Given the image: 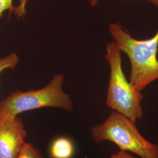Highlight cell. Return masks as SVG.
I'll list each match as a JSON object with an SVG mask.
<instances>
[{
  "label": "cell",
  "instance_id": "6da1fadb",
  "mask_svg": "<svg viewBox=\"0 0 158 158\" xmlns=\"http://www.w3.org/2000/svg\"><path fill=\"white\" fill-rule=\"evenodd\" d=\"M109 32L121 52L131 62L130 81L136 90L141 92L158 79V30L152 38H134L119 23H111Z\"/></svg>",
  "mask_w": 158,
  "mask_h": 158
},
{
  "label": "cell",
  "instance_id": "7a4b0ae2",
  "mask_svg": "<svg viewBox=\"0 0 158 158\" xmlns=\"http://www.w3.org/2000/svg\"><path fill=\"white\" fill-rule=\"evenodd\" d=\"M97 143L109 141L117 145L121 151L129 152L141 158H158V145L148 141L136 125V122L115 111H112L100 124L91 128Z\"/></svg>",
  "mask_w": 158,
  "mask_h": 158
},
{
  "label": "cell",
  "instance_id": "3957f363",
  "mask_svg": "<svg viewBox=\"0 0 158 158\" xmlns=\"http://www.w3.org/2000/svg\"><path fill=\"white\" fill-rule=\"evenodd\" d=\"M105 57L110 69L107 106L135 122L141 119L143 115L141 104L144 96L127 79L122 67L121 51L116 42L108 44Z\"/></svg>",
  "mask_w": 158,
  "mask_h": 158
},
{
  "label": "cell",
  "instance_id": "277c9868",
  "mask_svg": "<svg viewBox=\"0 0 158 158\" xmlns=\"http://www.w3.org/2000/svg\"><path fill=\"white\" fill-rule=\"evenodd\" d=\"M64 81V76L57 74L42 89L13 92L0 102V117L14 118L21 113L45 107L71 111L73 104L70 96L63 90Z\"/></svg>",
  "mask_w": 158,
  "mask_h": 158
},
{
  "label": "cell",
  "instance_id": "5b68a950",
  "mask_svg": "<svg viewBox=\"0 0 158 158\" xmlns=\"http://www.w3.org/2000/svg\"><path fill=\"white\" fill-rule=\"evenodd\" d=\"M27 135L21 118L0 117V158H16Z\"/></svg>",
  "mask_w": 158,
  "mask_h": 158
},
{
  "label": "cell",
  "instance_id": "8992f818",
  "mask_svg": "<svg viewBox=\"0 0 158 158\" xmlns=\"http://www.w3.org/2000/svg\"><path fill=\"white\" fill-rule=\"evenodd\" d=\"M74 153V143L70 138L65 136L55 139L49 148L51 158H72Z\"/></svg>",
  "mask_w": 158,
  "mask_h": 158
},
{
  "label": "cell",
  "instance_id": "52a82bcc",
  "mask_svg": "<svg viewBox=\"0 0 158 158\" xmlns=\"http://www.w3.org/2000/svg\"><path fill=\"white\" fill-rule=\"evenodd\" d=\"M16 158H44L40 149L31 143L25 142Z\"/></svg>",
  "mask_w": 158,
  "mask_h": 158
},
{
  "label": "cell",
  "instance_id": "ba28073f",
  "mask_svg": "<svg viewBox=\"0 0 158 158\" xmlns=\"http://www.w3.org/2000/svg\"><path fill=\"white\" fill-rule=\"evenodd\" d=\"M19 57L16 53H11L0 59V74L7 69H14L19 63Z\"/></svg>",
  "mask_w": 158,
  "mask_h": 158
},
{
  "label": "cell",
  "instance_id": "9c48e42d",
  "mask_svg": "<svg viewBox=\"0 0 158 158\" xmlns=\"http://www.w3.org/2000/svg\"><path fill=\"white\" fill-rule=\"evenodd\" d=\"M15 7L13 5V0H0V18L6 11L10 13L14 12Z\"/></svg>",
  "mask_w": 158,
  "mask_h": 158
},
{
  "label": "cell",
  "instance_id": "30bf717a",
  "mask_svg": "<svg viewBox=\"0 0 158 158\" xmlns=\"http://www.w3.org/2000/svg\"><path fill=\"white\" fill-rule=\"evenodd\" d=\"M29 0H19V4L15 7L14 13L19 18H22L26 14V6Z\"/></svg>",
  "mask_w": 158,
  "mask_h": 158
},
{
  "label": "cell",
  "instance_id": "8fae6325",
  "mask_svg": "<svg viewBox=\"0 0 158 158\" xmlns=\"http://www.w3.org/2000/svg\"><path fill=\"white\" fill-rule=\"evenodd\" d=\"M110 158H134L132 156L130 155V154L126 153V152L120 151L117 154H113Z\"/></svg>",
  "mask_w": 158,
  "mask_h": 158
},
{
  "label": "cell",
  "instance_id": "7c38bea8",
  "mask_svg": "<svg viewBox=\"0 0 158 158\" xmlns=\"http://www.w3.org/2000/svg\"><path fill=\"white\" fill-rule=\"evenodd\" d=\"M99 1L100 0H88L90 5L91 6H96Z\"/></svg>",
  "mask_w": 158,
  "mask_h": 158
},
{
  "label": "cell",
  "instance_id": "4fadbf2b",
  "mask_svg": "<svg viewBox=\"0 0 158 158\" xmlns=\"http://www.w3.org/2000/svg\"><path fill=\"white\" fill-rule=\"evenodd\" d=\"M148 1L153 5L158 7V0H148Z\"/></svg>",
  "mask_w": 158,
  "mask_h": 158
}]
</instances>
